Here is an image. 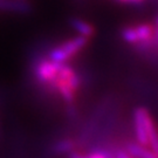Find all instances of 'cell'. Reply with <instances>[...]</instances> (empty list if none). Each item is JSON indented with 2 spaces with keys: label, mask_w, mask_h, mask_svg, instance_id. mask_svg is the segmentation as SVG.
I'll return each mask as SVG.
<instances>
[{
  "label": "cell",
  "mask_w": 158,
  "mask_h": 158,
  "mask_svg": "<svg viewBox=\"0 0 158 158\" xmlns=\"http://www.w3.org/2000/svg\"><path fill=\"white\" fill-rule=\"evenodd\" d=\"M119 2H125V4H132V5H138V4H142L144 2L145 0H117Z\"/></svg>",
  "instance_id": "cell-12"
},
{
  "label": "cell",
  "mask_w": 158,
  "mask_h": 158,
  "mask_svg": "<svg viewBox=\"0 0 158 158\" xmlns=\"http://www.w3.org/2000/svg\"><path fill=\"white\" fill-rule=\"evenodd\" d=\"M115 156H116V158H132L127 151H122V150H118Z\"/></svg>",
  "instance_id": "cell-11"
},
{
  "label": "cell",
  "mask_w": 158,
  "mask_h": 158,
  "mask_svg": "<svg viewBox=\"0 0 158 158\" xmlns=\"http://www.w3.org/2000/svg\"><path fill=\"white\" fill-rule=\"evenodd\" d=\"M88 41H89L88 38L81 35L72 38L51 49L48 59L57 63H66L68 60L73 59L76 54H79V52H81L88 45Z\"/></svg>",
  "instance_id": "cell-1"
},
{
  "label": "cell",
  "mask_w": 158,
  "mask_h": 158,
  "mask_svg": "<svg viewBox=\"0 0 158 158\" xmlns=\"http://www.w3.org/2000/svg\"><path fill=\"white\" fill-rule=\"evenodd\" d=\"M121 35H122V39L130 45H137L138 44V38H137L135 26H125L124 28L122 29Z\"/></svg>",
  "instance_id": "cell-9"
},
{
  "label": "cell",
  "mask_w": 158,
  "mask_h": 158,
  "mask_svg": "<svg viewBox=\"0 0 158 158\" xmlns=\"http://www.w3.org/2000/svg\"><path fill=\"white\" fill-rule=\"evenodd\" d=\"M145 125H147L149 145L151 148V150L155 152V155L158 157V130L156 128L155 123H153V121L151 118L149 111H148L147 116H145Z\"/></svg>",
  "instance_id": "cell-6"
},
{
  "label": "cell",
  "mask_w": 158,
  "mask_h": 158,
  "mask_svg": "<svg viewBox=\"0 0 158 158\" xmlns=\"http://www.w3.org/2000/svg\"><path fill=\"white\" fill-rule=\"evenodd\" d=\"M76 147V143L73 139H61V141L56 142L53 147V151L55 153H70L73 152V150Z\"/></svg>",
  "instance_id": "cell-8"
},
{
  "label": "cell",
  "mask_w": 158,
  "mask_h": 158,
  "mask_svg": "<svg viewBox=\"0 0 158 158\" xmlns=\"http://www.w3.org/2000/svg\"><path fill=\"white\" fill-rule=\"evenodd\" d=\"M62 63H57L49 59L40 60L34 68V75L36 81L41 85H51L54 79L56 77Z\"/></svg>",
  "instance_id": "cell-2"
},
{
  "label": "cell",
  "mask_w": 158,
  "mask_h": 158,
  "mask_svg": "<svg viewBox=\"0 0 158 158\" xmlns=\"http://www.w3.org/2000/svg\"><path fill=\"white\" fill-rule=\"evenodd\" d=\"M153 41L158 45V27H156L155 29V36H153Z\"/></svg>",
  "instance_id": "cell-14"
},
{
  "label": "cell",
  "mask_w": 158,
  "mask_h": 158,
  "mask_svg": "<svg viewBox=\"0 0 158 158\" xmlns=\"http://www.w3.org/2000/svg\"><path fill=\"white\" fill-rule=\"evenodd\" d=\"M0 11L26 14L32 12V5L27 0H0Z\"/></svg>",
  "instance_id": "cell-4"
},
{
  "label": "cell",
  "mask_w": 158,
  "mask_h": 158,
  "mask_svg": "<svg viewBox=\"0 0 158 158\" xmlns=\"http://www.w3.org/2000/svg\"><path fill=\"white\" fill-rule=\"evenodd\" d=\"M87 158H109L107 156L106 152H102V151H94V152H90L88 156H85Z\"/></svg>",
  "instance_id": "cell-10"
},
{
  "label": "cell",
  "mask_w": 158,
  "mask_h": 158,
  "mask_svg": "<svg viewBox=\"0 0 158 158\" xmlns=\"http://www.w3.org/2000/svg\"><path fill=\"white\" fill-rule=\"evenodd\" d=\"M70 158H87V157L79 152H70Z\"/></svg>",
  "instance_id": "cell-13"
},
{
  "label": "cell",
  "mask_w": 158,
  "mask_h": 158,
  "mask_svg": "<svg viewBox=\"0 0 158 158\" xmlns=\"http://www.w3.org/2000/svg\"><path fill=\"white\" fill-rule=\"evenodd\" d=\"M148 110L144 108H137L134 113V124H135L136 138L138 144L143 147L149 145V138H148L147 125H145V116Z\"/></svg>",
  "instance_id": "cell-3"
},
{
  "label": "cell",
  "mask_w": 158,
  "mask_h": 158,
  "mask_svg": "<svg viewBox=\"0 0 158 158\" xmlns=\"http://www.w3.org/2000/svg\"><path fill=\"white\" fill-rule=\"evenodd\" d=\"M70 26L73 27L74 31H76L79 35L81 36H85V38H91L94 36L95 34V27L90 25L89 23H87L83 19H80V18H70L69 20Z\"/></svg>",
  "instance_id": "cell-5"
},
{
  "label": "cell",
  "mask_w": 158,
  "mask_h": 158,
  "mask_svg": "<svg viewBox=\"0 0 158 158\" xmlns=\"http://www.w3.org/2000/svg\"><path fill=\"white\" fill-rule=\"evenodd\" d=\"M127 152L129 153L131 157L135 158H158L152 150H149L141 144H136V143L128 144Z\"/></svg>",
  "instance_id": "cell-7"
},
{
  "label": "cell",
  "mask_w": 158,
  "mask_h": 158,
  "mask_svg": "<svg viewBox=\"0 0 158 158\" xmlns=\"http://www.w3.org/2000/svg\"><path fill=\"white\" fill-rule=\"evenodd\" d=\"M156 25H157V27H158V17H157V19H156Z\"/></svg>",
  "instance_id": "cell-15"
}]
</instances>
